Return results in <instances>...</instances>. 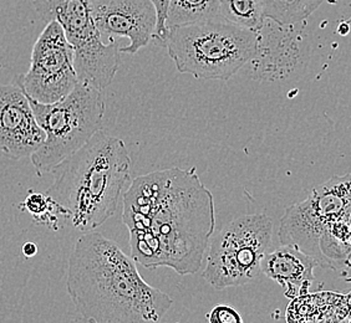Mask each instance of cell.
<instances>
[{"instance_id":"obj_1","label":"cell","mask_w":351,"mask_h":323,"mask_svg":"<svg viewBox=\"0 0 351 323\" xmlns=\"http://www.w3.org/2000/svg\"><path fill=\"white\" fill-rule=\"evenodd\" d=\"M122 222L136 263L193 275L215 234V198L196 167L156 170L137 177L125 192Z\"/></svg>"},{"instance_id":"obj_2","label":"cell","mask_w":351,"mask_h":323,"mask_svg":"<svg viewBox=\"0 0 351 323\" xmlns=\"http://www.w3.org/2000/svg\"><path fill=\"white\" fill-rule=\"evenodd\" d=\"M66 289L86 323H162L173 303L143 280L131 256L97 231L75 242Z\"/></svg>"},{"instance_id":"obj_3","label":"cell","mask_w":351,"mask_h":323,"mask_svg":"<svg viewBox=\"0 0 351 323\" xmlns=\"http://www.w3.org/2000/svg\"><path fill=\"white\" fill-rule=\"evenodd\" d=\"M131 169L126 144L101 129L53 169L54 182L47 194L75 229L95 231L115 214Z\"/></svg>"},{"instance_id":"obj_4","label":"cell","mask_w":351,"mask_h":323,"mask_svg":"<svg viewBox=\"0 0 351 323\" xmlns=\"http://www.w3.org/2000/svg\"><path fill=\"white\" fill-rule=\"evenodd\" d=\"M181 74L228 81L257 55L258 34L223 18L172 27L162 41Z\"/></svg>"},{"instance_id":"obj_5","label":"cell","mask_w":351,"mask_h":323,"mask_svg":"<svg viewBox=\"0 0 351 323\" xmlns=\"http://www.w3.org/2000/svg\"><path fill=\"white\" fill-rule=\"evenodd\" d=\"M29 101L36 122L47 135L44 144L30 157L39 177L51 173L101 131L105 97L102 90L91 85L79 82L68 96L54 103H40L30 97Z\"/></svg>"},{"instance_id":"obj_6","label":"cell","mask_w":351,"mask_h":323,"mask_svg":"<svg viewBox=\"0 0 351 323\" xmlns=\"http://www.w3.org/2000/svg\"><path fill=\"white\" fill-rule=\"evenodd\" d=\"M271 237L273 222L265 214L233 219L210 237L203 279L216 289L250 283L262 272Z\"/></svg>"},{"instance_id":"obj_7","label":"cell","mask_w":351,"mask_h":323,"mask_svg":"<svg viewBox=\"0 0 351 323\" xmlns=\"http://www.w3.org/2000/svg\"><path fill=\"white\" fill-rule=\"evenodd\" d=\"M43 21H58L74 47L79 82L105 90L114 81L121 62L119 39L106 44L95 25L91 0H34Z\"/></svg>"},{"instance_id":"obj_8","label":"cell","mask_w":351,"mask_h":323,"mask_svg":"<svg viewBox=\"0 0 351 323\" xmlns=\"http://www.w3.org/2000/svg\"><path fill=\"white\" fill-rule=\"evenodd\" d=\"M351 216V173L331 177L303 202L285 210L278 231L282 245H294L317 260L319 242L332 222Z\"/></svg>"},{"instance_id":"obj_9","label":"cell","mask_w":351,"mask_h":323,"mask_svg":"<svg viewBox=\"0 0 351 323\" xmlns=\"http://www.w3.org/2000/svg\"><path fill=\"white\" fill-rule=\"evenodd\" d=\"M16 83L40 103L60 101L79 83L74 47L58 21L47 23L33 47L29 71L18 76Z\"/></svg>"},{"instance_id":"obj_10","label":"cell","mask_w":351,"mask_h":323,"mask_svg":"<svg viewBox=\"0 0 351 323\" xmlns=\"http://www.w3.org/2000/svg\"><path fill=\"white\" fill-rule=\"evenodd\" d=\"M95 25L104 38L129 39L125 54H137L155 39L158 15L151 0H91Z\"/></svg>"},{"instance_id":"obj_11","label":"cell","mask_w":351,"mask_h":323,"mask_svg":"<svg viewBox=\"0 0 351 323\" xmlns=\"http://www.w3.org/2000/svg\"><path fill=\"white\" fill-rule=\"evenodd\" d=\"M45 138L24 90L18 83L0 86V152L15 161L30 158Z\"/></svg>"},{"instance_id":"obj_12","label":"cell","mask_w":351,"mask_h":323,"mask_svg":"<svg viewBox=\"0 0 351 323\" xmlns=\"http://www.w3.org/2000/svg\"><path fill=\"white\" fill-rule=\"evenodd\" d=\"M295 25H279L265 19L263 27L258 30L257 55L252 61L253 73L257 79L277 77L293 71L297 62L298 36Z\"/></svg>"},{"instance_id":"obj_13","label":"cell","mask_w":351,"mask_h":323,"mask_svg":"<svg viewBox=\"0 0 351 323\" xmlns=\"http://www.w3.org/2000/svg\"><path fill=\"white\" fill-rule=\"evenodd\" d=\"M317 260L294 245H282L267 253L262 260V274L279 283L284 296L295 298L309 292L314 283Z\"/></svg>"},{"instance_id":"obj_14","label":"cell","mask_w":351,"mask_h":323,"mask_svg":"<svg viewBox=\"0 0 351 323\" xmlns=\"http://www.w3.org/2000/svg\"><path fill=\"white\" fill-rule=\"evenodd\" d=\"M350 298L332 292L305 294L293 298L287 323H341L350 313Z\"/></svg>"},{"instance_id":"obj_15","label":"cell","mask_w":351,"mask_h":323,"mask_svg":"<svg viewBox=\"0 0 351 323\" xmlns=\"http://www.w3.org/2000/svg\"><path fill=\"white\" fill-rule=\"evenodd\" d=\"M221 0H169L165 29L215 21L221 16Z\"/></svg>"},{"instance_id":"obj_16","label":"cell","mask_w":351,"mask_h":323,"mask_svg":"<svg viewBox=\"0 0 351 323\" xmlns=\"http://www.w3.org/2000/svg\"><path fill=\"white\" fill-rule=\"evenodd\" d=\"M221 16L237 27L258 31L263 27L262 0H221Z\"/></svg>"},{"instance_id":"obj_17","label":"cell","mask_w":351,"mask_h":323,"mask_svg":"<svg viewBox=\"0 0 351 323\" xmlns=\"http://www.w3.org/2000/svg\"><path fill=\"white\" fill-rule=\"evenodd\" d=\"M23 207L34 216L36 222L54 228L55 222H58V216H61L59 205L47 194L44 196L41 193L30 192L23 203Z\"/></svg>"},{"instance_id":"obj_18","label":"cell","mask_w":351,"mask_h":323,"mask_svg":"<svg viewBox=\"0 0 351 323\" xmlns=\"http://www.w3.org/2000/svg\"><path fill=\"white\" fill-rule=\"evenodd\" d=\"M207 318L210 323H244L239 312L228 305H217Z\"/></svg>"},{"instance_id":"obj_19","label":"cell","mask_w":351,"mask_h":323,"mask_svg":"<svg viewBox=\"0 0 351 323\" xmlns=\"http://www.w3.org/2000/svg\"><path fill=\"white\" fill-rule=\"evenodd\" d=\"M155 4L157 15H158V21H157V27H156L155 40L162 45L165 35H166V29H165V21H166V13H167V7H169V0H151Z\"/></svg>"},{"instance_id":"obj_20","label":"cell","mask_w":351,"mask_h":323,"mask_svg":"<svg viewBox=\"0 0 351 323\" xmlns=\"http://www.w3.org/2000/svg\"><path fill=\"white\" fill-rule=\"evenodd\" d=\"M298 1L300 3V5L304 9L306 15L311 16V14L314 13L317 8L324 3L325 0H298Z\"/></svg>"},{"instance_id":"obj_21","label":"cell","mask_w":351,"mask_h":323,"mask_svg":"<svg viewBox=\"0 0 351 323\" xmlns=\"http://www.w3.org/2000/svg\"><path fill=\"white\" fill-rule=\"evenodd\" d=\"M21 253H23V255L27 257V259H29V257H33V256L38 254V246H36V244H34V242H25V244L23 245V248H21Z\"/></svg>"},{"instance_id":"obj_22","label":"cell","mask_w":351,"mask_h":323,"mask_svg":"<svg viewBox=\"0 0 351 323\" xmlns=\"http://www.w3.org/2000/svg\"><path fill=\"white\" fill-rule=\"evenodd\" d=\"M349 31H350V25L348 23H345V21H341L338 25L339 34L345 36V35L349 34Z\"/></svg>"},{"instance_id":"obj_23","label":"cell","mask_w":351,"mask_h":323,"mask_svg":"<svg viewBox=\"0 0 351 323\" xmlns=\"http://www.w3.org/2000/svg\"><path fill=\"white\" fill-rule=\"evenodd\" d=\"M345 323H351V315H349V316H348V318L345 320Z\"/></svg>"},{"instance_id":"obj_24","label":"cell","mask_w":351,"mask_h":323,"mask_svg":"<svg viewBox=\"0 0 351 323\" xmlns=\"http://www.w3.org/2000/svg\"><path fill=\"white\" fill-rule=\"evenodd\" d=\"M349 315H351V298H350V313Z\"/></svg>"},{"instance_id":"obj_25","label":"cell","mask_w":351,"mask_h":323,"mask_svg":"<svg viewBox=\"0 0 351 323\" xmlns=\"http://www.w3.org/2000/svg\"><path fill=\"white\" fill-rule=\"evenodd\" d=\"M350 245H351V237H350Z\"/></svg>"},{"instance_id":"obj_26","label":"cell","mask_w":351,"mask_h":323,"mask_svg":"<svg viewBox=\"0 0 351 323\" xmlns=\"http://www.w3.org/2000/svg\"><path fill=\"white\" fill-rule=\"evenodd\" d=\"M341 323H345V322H344V321H343V322H341Z\"/></svg>"}]
</instances>
